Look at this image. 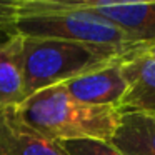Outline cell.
I'll list each match as a JSON object with an SVG mask.
<instances>
[{"label":"cell","mask_w":155,"mask_h":155,"mask_svg":"<svg viewBox=\"0 0 155 155\" xmlns=\"http://www.w3.org/2000/svg\"><path fill=\"white\" fill-rule=\"evenodd\" d=\"M77 10L88 12L120 28L134 45L155 44V2L68 0Z\"/></svg>","instance_id":"obj_3"},{"label":"cell","mask_w":155,"mask_h":155,"mask_svg":"<svg viewBox=\"0 0 155 155\" xmlns=\"http://www.w3.org/2000/svg\"><path fill=\"white\" fill-rule=\"evenodd\" d=\"M122 70L127 80V92L118 110L155 118V60L145 55L138 45L124 57Z\"/></svg>","instance_id":"obj_4"},{"label":"cell","mask_w":155,"mask_h":155,"mask_svg":"<svg viewBox=\"0 0 155 155\" xmlns=\"http://www.w3.org/2000/svg\"><path fill=\"white\" fill-rule=\"evenodd\" d=\"M128 52L130 50L62 38L22 37L27 98L40 90L107 67Z\"/></svg>","instance_id":"obj_2"},{"label":"cell","mask_w":155,"mask_h":155,"mask_svg":"<svg viewBox=\"0 0 155 155\" xmlns=\"http://www.w3.org/2000/svg\"><path fill=\"white\" fill-rule=\"evenodd\" d=\"M25 98L22 37L15 35L0 42V112L17 108Z\"/></svg>","instance_id":"obj_7"},{"label":"cell","mask_w":155,"mask_h":155,"mask_svg":"<svg viewBox=\"0 0 155 155\" xmlns=\"http://www.w3.org/2000/svg\"><path fill=\"white\" fill-rule=\"evenodd\" d=\"M60 143L68 155H125L110 142L102 140H70Z\"/></svg>","instance_id":"obj_9"},{"label":"cell","mask_w":155,"mask_h":155,"mask_svg":"<svg viewBox=\"0 0 155 155\" xmlns=\"http://www.w3.org/2000/svg\"><path fill=\"white\" fill-rule=\"evenodd\" d=\"M124 57L107 67H102L82 77L72 78L60 85H64L65 90L78 102L90 105H108V107L118 108L127 92V80L122 70Z\"/></svg>","instance_id":"obj_5"},{"label":"cell","mask_w":155,"mask_h":155,"mask_svg":"<svg viewBox=\"0 0 155 155\" xmlns=\"http://www.w3.org/2000/svg\"><path fill=\"white\" fill-rule=\"evenodd\" d=\"M140 50L143 52L145 55H148L150 58L155 60V44H148V45H143V47L140 45Z\"/></svg>","instance_id":"obj_10"},{"label":"cell","mask_w":155,"mask_h":155,"mask_svg":"<svg viewBox=\"0 0 155 155\" xmlns=\"http://www.w3.org/2000/svg\"><path fill=\"white\" fill-rule=\"evenodd\" d=\"M110 143L125 155H155V118L122 114L120 125Z\"/></svg>","instance_id":"obj_8"},{"label":"cell","mask_w":155,"mask_h":155,"mask_svg":"<svg viewBox=\"0 0 155 155\" xmlns=\"http://www.w3.org/2000/svg\"><path fill=\"white\" fill-rule=\"evenodd\" d=\"M14 112L25 127L54 142H112L122 118L117 107L78 102L64 85L30 95Z\"/></svg>","instance_id":"obj_1"},{"label":"cell","mask_w":155,"mask_h":155,"mask_svg":"<svg viewBox=\"0 0 155 155\" xmlns=\"http://www.w3.org/2000/svg\"><path fill=\"white\" fill-rule=\"evenodd\" d=\"M0 155H68L60 142L25 127L14 108L0 112Z\"/></svg>","instance_id":"obj_6"}]
</instances>
